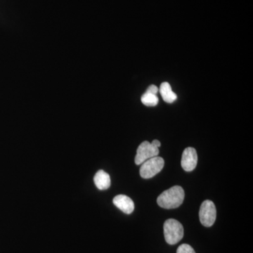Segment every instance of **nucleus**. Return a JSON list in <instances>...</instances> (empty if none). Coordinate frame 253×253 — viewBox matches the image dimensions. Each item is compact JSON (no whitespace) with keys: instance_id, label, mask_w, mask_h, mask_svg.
<instances>
[{"instance_id":"9","label":"nucleus","mask_w":253,"mask_h":253,"mask_svg":"<svg viewBox=\"0 0 253 253\" xmlns=\"http://www.w3.org/2000/svg\"><path fill=\"white\" fill-rule=\"evenodd\" d=\"M160 92L162 96L163 100L168 104H172L176 99L177 96L172 90L170 84L168 83H163L160 86Z\"/></svg>"},{"instance_id":"4","label":"nucleus","mask_w":253,"mask_h":253,"mask_svg":"<svg viewBox=\"0 0 253 253\" xmlns=\"http://www.w3.org/2000/svg\"><path fill=\"white\" fill-rule=\"evenodd\" d=\"M217 216V211L212 201H205L201 204L199 211V218L201 224L206 227H210L214 224Z\"/></svg>"},{"instance_id":"1","label":"nucleus","mask_w":253,"mask_h":253,"mask_svg":"<svg viewBox=\"0 0 253 253\" xmlns=\"http://www.w3.org/2000/svg\"><path fill=\"white\" fill-rule=\"evenodd\" d=\"M184 191L180 186H174L158 196L157 203L160 207L165 209H174L179 207L184 200Z\"/></svg>"},{"instance_id":"5","label":"nucleus","mask_w":253,"mask_h":253,"mask_svg":"<svg viewBox=\"0 0 253 253\" xmlns=\"http://www.w3.org/2000/svg\"><path fill=\"white\" fill-rule=\"evenodd\" d=\"M158 154H159V149L151 144V143H149V141H145L138 147L134 161L136 165L139 166L150 158L158 156Z\"/></svg>"},{"instance_id":"8","label":"nucleus","mask_w":253,"mask_h":253,"mask_svg":"<svg viewBox=\"0 0 253 253\" xmlns=\"http://www.w3.org/2000/svg\"><path fill=\"white\" fill-rule=\"evenodd\" d=\"M95 185L99 190H106L111 186V177L107 172L99 170L96 173L94 177Z\"/></svg>"},{"instance_id":"6","label":"nucleus","mask_w":253,"mask_h":253,"mask_svg":"<svg viewBox=\"0 0 253 253\" xmlns=\"http://www.w3.org/2000/svg\"><path fill=\"white\" fill-rule=\"evenodd\" d=\"M198 155L194 148L188 147L184 150L181 157V167L186 172L194 170L197 166Z\"/></svg>"},{"instance_id":"3","label":"nucleus","mask_w":253,"mask_h":253,"mask_svg":"<svg viewBox=\"0 0 253 253\" xmlns=\"http://www.w3.org/2000/svg\"><path fill=\"white\" fill-rule=\"evenodd\" d=\"M164 165L165 161L163 158L156 156L150 158L141 164L139 170L141 177L144 179L152 178L162 170Z\"/></svg>"},{"instance_id":"7","label":"nucleus","mask_w":253,"mask_h":253,"mask_svg":"<svg viewBox=\"0 0 253 253\" xmlns=\"http://www.w3.org/2000/svg\"><path fill=\"white\" fill-rule=\"evenodd\" d=\"M113 204L126 214H131L134 211V202L126 195H118L113 199Z\"/></svg>"},{"instance_id":"2","label":"nucleus","mask_w":253,"mask_h":253,"mask_svg":"<svg viewBox=\"0 0 253 253\" xmlns=\"http://www.w3.org/2000/svg\"><path fill=\"white\" fill-rule=\"evenodd\" d=\"M164 236L166 242L169 245H174L183 239L184 227L179 221L169 219L165 221Z\"/></svg>"},{"instance_id":"12","label":"nucleus","mask_w":253,"mask_h":253,"mask_svg":"<svg viewBox=\"0 0 253 253\" xmlns=\"http://www.w3.org/2000/svg\"><path fill=\"white\" fill-rule=\"evenodd\" d=\"M151 144L154 145V146H156V147L158 148L159 149L160 146H161V142H160L158 140H154L151 142Z\"/></svg>"},{"instance_id":"10","label":"nucleus","mask_w":253,"mask_h":253,"mask_svg":"<svg viewBox=\"0 0 253 253\" xmlns=\"http://www.w3.org/2000/svg\"><path fill=\"white\" fill-rule=\"evenodd\" d=\"M141 100L142 104L146 106H156L159 101L157 95L148 91L142 95Z\"/></svg>"},{"instance_id":"11","label":"nucleus","mask_w":253,"mask_h":253,"mask_svg":"<svg viewBox=\"0 0 253 253\" xmlns=\"http://www.w3.org/2000/svg\"><path fill=\"white\" fill-rule=\"evenodd\" d=\"M176 253H196L191 246L188 244H182L179 246Z\"/></svg>"}]
</instances>
